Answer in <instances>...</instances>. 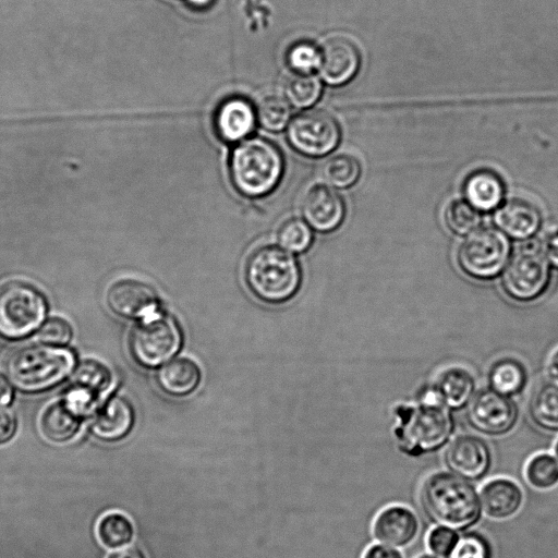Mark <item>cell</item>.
<instances>
[{
  "instance_id": "25",
  "label": "cell",
  "mask_w": 558,
  "mask_h": 558,
  "mask_svg": "<svg viewBox=\"0 0 558 558\" xmlns=\"http://www.w3.org/2000/svg\"><path fill=\"white\" fill-rule=\"evenodd\" d=\"M201 371L197 364L187 357H178L167 362L157 374L161 389L169 395L184 396L198 385Z\"/></svg>"
},
{
  "instance_id": "1",
  "label": "cell",
  "mask_w": 558,
  "mask_h": 558,
  "mask_svg": "<svg viewBox=\"0 0 558 558\" xmlns=\"http://www.w3.org/2000/svg\"><path fill=\"white\" fill-rule=\"evenodd\" d=\"M398 424L393 436L398 449L405 456L418 458L434 453L448 445L456 423L451 409L435 393L424 391L416 404H399L393 409Z\"/></svg>"
},
{
  "instance_id": "33",
  "label": "cell",
  "mask_w": 558,
  "mask_h": 558,
  "mask_svg": "<svg viewBox=\"0 0 558 558\" xmlns=\"http://www.w3.org/2000/svg\"><path fill=\"white\" fill-rule=\"evenodd\" d=\"M291 109L288 101L277 95L264 97L256 109L259 124L269 131H280L288 123Z\"/></svg>"
},
{
  "instance_id": "2",
  "label": "cell",
  "mask_w": 558,
  "mask_h": 558,
  "mask_svg": "<svg viewBox=\"0 0 558 558\" xmlns=\"http://www.w3.org/2000/svg\"><path fill=\"white\" fill-rule=\"evenodd\" d=\"M418 501L430 523L458 532L475 526L483 514L476 487L449 471L429 474L421 485Z\"/></svg>"
},
{
  "instance_id": "34",
  "label": "cell",
  "mask_w": 558,
  "mask_h": 558,
  "mask_svg": "<svg viewBox=\"0 0 558 558\" xmlns=\"http://www.w3.org/2000/svg\"><path fill=\"white\" fill-rule=\"evenodd\" d=\"M448 558H494L493 544L484 533L468 530L460 534Z\"/></svg>"
},
{
  "instance_id": "36",
  "label": "cell",
  "mask_w": 558,
  "mask_h": 558,
  "mask_svg": "<svg viewBox=\"0 0 558 558\" xmlns=\"http://www.w3.org/2000/svg\"><path fill=\"white\" fill-rule=\"evenodd\" d=\"M287 61L296 73H311L319 65V50L311 43H296L288 50Z\"/></svg>"
},
{
  "instance_id": "10",
  "label": "cell",
  "mask_w": 558,
  "mask_h": 558,
  "mask_svg": "<svg viewBox=\"0 0 558 558\" xmlns=\"http://www.w3.org/2000/svg\"><path fill=\"white\" fill-rule=\"evenodd\" d=\"M288 140L298 151L318 157L330 153L340 140L337 121L326 111L306 110L288 126Z\"/></svg>"
},
{
  "instance_id": "31",
  "label": "cell",
  "mask_w": 558,
  "mask_h": 558,
  "mask_svg": "<svg viewBox=\"0 0 558 558\" xmlns=\"http://www.w3.org/2000/svg\"><path fill=\"white\" fill-rule=\"evenodd\" d=\"M288 100L298 108H307L319 98L320 81L312 73H295L284 86Z\"/></svg>"
},
{
  "instance_id": "9",
  "label": "cell",
  "mask_w": 558,
  "mask_h": 558,
  "mask_svg": "<svg viewBox=\"0 0 558 558\" xmlns=\"http://www.w3.org/2000/svg\"><path fill=\"white\" fill-rule=\"evenodd\" d=\"M181 342L178 324L169 315L154 312L132 329L129 348L138 364L156 367L172 357Z\"/></svg>"
},
{
  "instance_id": "42",
  "label": "cell",
  "mask_w": 558,
  "mask_h": 558,
  "mask_svg": "<svg viewBox=\"0 0 558 558\" xmlns=\"http://www.w3.org/2000/svg\"><path fill=\"white\" fill-rule=\"evenodd\" d=\"M107 558H147L145 553L135 546L123 547L111 553Z\"/></svg>"
},
{
  "instance_id": "15",
  "label": "cell",
  "mask_w": 558,
  "mask_h": 558,
  "mask_svg": "<svg viewBox=\"0 0 558 558\" xmlns=\"http://www.w3.org/2000/svg\"><path fill=\"white\" fill-rule=\"evenodd\" d=\"M360 52L356 46L344 37L327 39L319 50L318 70L323 80L330 85L349 82L360 66Z\"/></svg>"
},
{
  "instance_id": "5",
  "label": "cell",
  "mask_w": 558,
  "mask_h": 558,
  "mask_svg": "<svg viewBox=\"0 0 558 558\" xmlns=\"http://www.w3.org/2000/svg\"><path fill=\"white\" fill-rule=\"evenodd\" d=\"M75 364L74 354L64 348L29 345L15 351L8 362V373L23 391H41L62 381Z\"/></svg>"
},
{
  "instance_id": "47",
  "label": "cell",
  "mask_w": 558,
  "mask_h": 558,
  "mask_svg": "<svg viewBox=\"0 0 558 558\" xmlns=\"http://www.w3.org/2000/svg\"><path fill=\"white\" fill-rule=\"evenodd\" d=\"M554 452H555L556 459L558 460V439H557V441L555 444Z\"/></svg>"
},
{
  "instance_id": "20",
  "label": "cell",
  "mask_w": 558,
  "mask_h": 558,
  "mask_svg": "<svg viewBox=\"0 0 558 558\" xmlns=\"http://www.w3.org/2000/svg\"><path fill=\"white\" fill-rule=\"evenodd\" d=\"M256 118V111L247 99L233 96L219 105L214 123L220 138L233 143L253 131Z\"/></svg>"
},
{
  "instance_id": "41",
  "label": "cell",
  "mask_w": 558,
  "mask_h": 558,
  "mask_svg": "<svg viewBox=\"0 0 558 558\" xmlns=\"http://www.w3.org/2000/svg\"><path fill=\"white\" fill-rule=\"evenodd\" d=\"M362 558H404L402 553L392 546L373 544L363 554Z\"/></svg>"
},
{
  "instance_id": "30",
  "label": "cell",
  "mask_w": 558,
  "mask_h": 558,
  "mask_svg": "<svg viewBox=\"0 0 558 558\" xmlns=\"http://www.w3.org/2000/svg\"><path fill=\"white\" fill-rule=\"evenodd\" d=\"M360 174V162L349 154H338L330 157L323 168L325 180L332 186L340 189L354 184Z\"/></svg>"
},
{
  "instance_id": "6",
  "label": "cell",
  "mask_w": 558,
  "mask_h": 558,
  "mask_svg": "<svg viewBox=\"0 0 558 558\" xmlns=\"http://www.w3.org/2000/svg\"><path fill=\"white\" fill-rule=\"evenodd\" d=\"M511 254V242L504 232L493 227H480L459 244L456 262L470 278L487 281L501 275Z\"/></svg>"
},
{
  "instance_id": "12",
  "label": "cell",
  "mask_w": 558,
  "mask_h": 558,
  "mask_svg": "<svg viewBox=\"0 0 558 558\" xmlns=\"http://www.w3.org/2000/svg\"><path fill=\"white\" fill-rule=\"evenodd\" d=\"M444 463L449 472L468 480L480 482L486 477L493 465L489 445L476 435L454 437L444 452Z\"/></svg>"
},
{
  "instance_id": "40",
  "label": "cell",
  "mask_w": 558,
  "mask_h": 558,
  "mask_svg": "<svg viewBox=\"0 0 558 558\" xmlns=\"http://www.w3.org/2000/svg\"><path fill=\"white\" fill-rule=\"evenodd\" d=\"M17 427L14 414L0 410V446L8 444L15 435Z\"/></svg>"
},
{
  "instance_id": "13",
  "label": "cell",
  "mask_w": 558,
  "mask_h": 558,
  "mask_svg": "<svg viewBox=\"0 0 558 558\" xmlns=\"http://www.w3.org/2000/svg\"><path fill=\"white\" fill-rule=\"evenodd\" d=\"M111 380V373L104 364L86 360L76 368L64 398L86 417L95 410Z\"/></svg>"
},
{
  "instance_id": "43",
  "label": "cell",
  "mask_w": 558,
  "mask_h": 558,
  "mask_svg": "<svg viewBox=\"0 0 558 558\" xmlns=\"http://www.w3.org/2000/svg\"><path fill=\"white\" fill-rule=\"evenodd\" d=\"M12 387L5 377L0 374V407L7 405L12 399Z\"/></svg>"
},
{
  "instance_id": "46",
  "label": "cell",
  "mask_w": 558,
  "mask_h": 558,
  "mask_svg": "<svg viewBox=\"0 0 558 558\" xmlns=\"http://www.w3.org/2000/svg\"><path fill=\"white\" fill-rule=\"evenodd\" d=\"M416 558H442V557L436 556L434 554H422Z\"/></svg>"
},
{
  "instance_id": "28",
  "label": "cell",
  "mask_w": 558,
  "mask_h": 558,
  "mask_svg": "<svg viewBox=\"0 0 558 558\" xmlns=\"http://www.w3.org/2000/svg\"><path fill=\"white\" fill-rule=\"evenodd\" d=\"M134 535L132 521L121 512H109L97 524V536L100 543L110 549L130 545Z\"/></svg>"
},
{
  "instance_id": "45",
  "label": "cell",
  "mask_w": 558,
  "mask_h": 558,
  "mask_svg": "<svg viewBox=\"0 0 558 558\" xmlns=\"http://www.w3.org/2000/svg\"><path fill=\"white\" fill-rule=\"evenodd\" d=\"M190 4L194 8H205L209 5L211 0H189Z\"/></svg>"
},
{
  "instance_id": "38",
  "label": "cell",
  "mask_w": 558,
  "mask_h": 558,
  "mask_svg": "<svg viewBox=\"0 0 558 558\" xmlns=\"http://www.w3.org/2000/svg\"><path fill=\"white\" fill-rule=\"evenodd\" d=\"M72 338L70 324L60 317L48 319L38 331V339L51 345L66 344Z\"/></svg>"
},
{
  "instance_id": "4",
  "label": "cell",
  "mask_w": 558,
  "mask_h": 558,
  "mask_svg": "<svg viewBox=\"0 0 558 558\" xmlns=\"http://www.w3.org/2000/svg\"><path fill=\"white\" fill-rule=\"evenodd\" d=\"M283 161L271 142L253 137L241 142L232 151L230 173L235 187L246 196L269 193L282 175Z\"/></svg>"
},
{
  "instance_id": "29",
  "label": "cell",
  "mask_w": 558,
  "mask_h": 558,
  "mask_svg": "<svg viewBox=\"0 0 558 558\" xmlns=\"http://www.w3.org/2000/svg\"><path fill=\"white\" fill-rule=\"evenodd\" d=\"M524 475L532 487L551 489L558 485V460L546 452L534 454L525 465Z\"/></svg>"
},
{
  "instance_id": "39",
  "label": "cell",
  "mask_w": 558,
  "mask_h": 558,
  "mask_svg": "<svg viewBox=\"0 0 558 558\" xmlns=\"http://www.w3.org/2000/svg\"><path fill=\"white\" fill-rule=\"evenodd\" d=\"M541 248L550 267L558 270V227L545 234Z\"/></svg>"
},
{
  "instance_id": "3",
  "label": "cell",
  "mask_w": 558,
  "mask_h": 558,
  "mask_svg": "<svg viewBox=\"0 0 558 558\" xmlns=\"http://www.w3.org/2000/svg\"><path fill=\"white\" fill-rule=\"evenodd\" d=\"M244 277L248 289L259 300L281 303L294 295L301 275L295 258L277 245H262L248 255Z\"/></svg>"
},
{
  "instance_id": "16",
  "label": "cell",
  "mask_w": 558,
  "mask_h": 558,
  "mask_svg": "<svg viewBox=\"0 0 558 558\" xmlns=\"http://www.w3.org/2000/svg\"><path fill=\"white\" fill-rule=\"evenodd\" d=\"M420 521L407 506L392 505L383 509L374 519L372 533L380 543L396 548L410 545L417 536Z\"/></svg>"
},
{
  "instance_id": "14",
  "label": "cell",
  "mask_w": 558,
  "mask_h": 558,
  "mask_svg": "<svg viewBox=\"0 0 558 558\" xmlns=\"http://www.w3.org/2000/svg\"><path fill=\"white\" fill-rule=\"evenodd\" d=\"M106 301L113 313L128 318H138L156 312L158 298L147 282L125 278L108 288Z\"/></svg>"
},
{
  "instance_id": "32",
  "label": "cell",
  "mask_w": 558,
  "mask_h": 558,
  "mask_svg": "<svg viewBox=\"0 0 558 558\" xmlns=\"http://www.w3.org/2000/svg\"><path fill=\"white\" fill-rule=\"evenodd\" d=\"M448 229L457 235H468L481 225V215L468 201L457 199L445 211Z\"/></svg>"
},
{
  "instance_id": "37",
  "label": "cell",
  "mask_w": 558,
  "mask_h": 558,
  "mask_svg": "<svg viewBox=\"0 0 558 558\" xmlns=\"http://www.w3.org/2000/svg\"><path fill=\"white\" fill-rule=\"evenodd\" d=\"M459 532L450 527L437 525L426 536V545L429 551L436 556L448 558L458 539Z\"/></svg>"
},
{
  "instance_id": "27",
  "label": "cell",
  "mask_w": 558,
  "mask_h": 558,
  "mask_svg": "<svg viewBox=\"0 0 558 558\" xmlns=\"http://www.w3.org/2000/svg\"><path fill=\"white\" fill-rule=\"evenodd\" d=\"M487 378L492 389L511 397L524 389L527 373L525 366L517 359L502 357L493 363Z\"/></svg>"
},
{
  "instance_id": "7",
  "label": "cell",
  "mask_w": 558,
  "mask_h": 558,
  "mask_svg": "<svg viewBox=\"0 0 558 558\" xmlns=\"http://www.w3.org/2000/svg\"><path fill=\"white\" fill-rule=\"evenodd\" d=\"M46 313V299L31 283L11 280L0 286V337L14 340L28 336Z\"/></svg>"
},
{
  "instance_id": "26",
  "label": "cell",
  "mask_w": 558,
  "mask_h": 558,
  "mask_svg": "<svg viewBox=\"0 0 558 558\" xmlns=\"http://www.w3.org/2000/svg\"><path fill=\"white\" fill-rule=\"evenodd\" d=\"M529 414L541 429L558 433V383L546 381L536 388L529 403Z\"/></svg>"
},
{
  "instance_id": "22",
  "label": "cell",
  "mask_w": 558,
  "mask_h": 558,
  "mask_svg": "<svg viewBox=\"0 0 558 558\" xmlns=\"http://www.w3.org/2000/svg\"><path fill=\"white\" fill-rule=\"evenodd\" d=\"M84 418L85 416L63 398L43 412L39 428L48 441L64 444L77 435Z\"/></svg>"
},
{
  "instance_id": "19",
  "label": "cell",
  "mask_w": 558,
  "mask_h": 558,
  "mask_svg": "<svg viewBox=\"0 0 558 558\" xmlns=\"http://www.w3.org/2000/svg\"><path fill=\"white\" fill-rule=\"evenodd\" d=\"M480 498L483 512L494 520H506L519 512L524 494L520 485L511 478L496 477L481 488Z\"/></svg>"
},
{
  "instance_id": "35",
  "label": "cell",
  "mask_w": 558,
  "mask_h": 558,
  "mask_svg": "<svg viewBox=\"0 0 558 558\" xmlns=\"http://www.w3.org/2000/svg\"><path fill=\"white\" fill-rule=\"evenodd\" d=\"M277 239L282 247L300 253L310 247L313 234L306 222L290 218L279 227Z\"/></svg>"
},
{
  "instance_id": "44",
  "label": "cell",
  "mask_w": 558,
  "mask_h": 558,
  "mask_svg": "<svg viewBox=\"0 0 558 558\" xmlns=\"http://www.w3.org/2000/svg\"><path fill=\"white\" fill-rule=\"evenodd\" d=\"M547 373L550 378L558 381V348L551 353L547 362Z\"/></svg>"
},
{
  "instance_id": "8",
  "label": "cell",
  "mask_w": 558,
  "mask_h": 558,
  "mask_svg": "<svg viewBox=\"0 0 558 558\" xmlns=\"http://www.w3.org/2000/svg\"><path fill=\"white\" fill-rule=\"evenodd\" d=\"M551 267L542 248L533 243L513 252L500 275L504 292L518 302H532L549 289Z\"/></svg>"
},
{
  "instance_id": "24",
  "label": "cell",
  "mask_w": 558,
  "mask_h": 558,
  "mask_svg": "<svg viewBox=\"0 0 558 558\" xmlns=\"http://www.w3.org/2000/svg\"><path fill=\"white\" fill-rule=\"evenodd\" d=\"M504 193L505 186L501 178L488 169L472 172L464 183L466 201L481 211H490L498 207Z\"/></svg>"
},
{
  "instance_id": "21",
  "label": "cell",
  "mask_w": 558,
  "mask_h": 558,
  "mask_svg": "<svg viewBox=\"0 0 558 558\" xmlns=\"http://www.w3.org/2000/svg\"><path fill=\"white\" fill-rule=\"evenodd\" d=\"M133 424L132 404L126 398L116 396L98 411L92 423V432L100 440L113 442L125 438Z\"/></svg>"
},
{
  "instance_id": "17",
  "label": "cell",
  "mask_w": 558,
  "mask_h": 558,
  "mask_svg": "<svg viewBox=\"0 0 558 558\" xmlns=\"http://www.w3.org/2000/svg\"><path fill=\"white\" fill-rule=\"evenodd\" d=\"M301 210L305 220L316 230L329 232L340 226L344 218V204L332 189L318 184L303 195Z\"/></svg>"
},
{
  "instance_id": "23",
  "label": "cell",
  "mask_w": 558,
  "mask_h": 558,
  "mask_svg": "<svg viewBox=\"0 0 558 558\" xmlns=\"http://www.w3.org/2000/svg\"><path fill=\"white\" fill-rule=\"evenodd\" d=\"M437 397L450 409H462L475 393V379L465 368L444 369L432 386Z\"/></svg>"
},
{
  "instance_id": "11",
  "label": "cell",
  "mask_w": 558,
  "mask_h": 558,
  "mask_svg": "<svg viewBox=\"0 0 558 558\" xmlns=\"http://www.w3.org/2000/svg\"><path fill=\"white\" fill-rule=\"evenodd\" d=\"M518 414L514 401L490 387L475 392L466 409L470 426L486 436L509 433L515 426Z\"/></svg>"
},
{
  "instance_id": "18",
  "label": "cell",
  "mask_w": 558,
  "mask_h": 558,
  "mask_svg": "<svg viewBox=\"0 0 558 558\" xmlns=\"http://www.w3.org/2000/svg\"><path fill=\"white\" fill-rule=\"evenodd\" d=\"M494 222L508 238L529 241L542 226L538 207L524 198L513 197L506 201L494 214Z\"/></svg>"
}]
</instances>
